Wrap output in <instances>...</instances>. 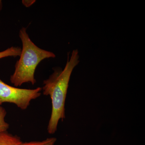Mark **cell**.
Here are the masks:
<instances>
[{"instance_id":"cell-8","label":"cell","mask_w":145,"mask_h":145,"mask_svg":"<svg viewBox=\"0 0 145 145\" xmlns=\"http://www.w3.org/2000/svg\"><path fill=\"white\" fill-rule=\"evenodd\" d=\"M35 0H23L22 1V3L24 6L26 7H29L31 6L34 3L36 2Z\"/></svg>"},{"instance_id":"cell-2","label":"cell","mask_w":145,"mask_h":145,"mask_svg":"<svg viewBox=\"0 0 145 145\" xmlns=\"http://www.w3.org/2000/svg\"><path fill=\"white\" fill-rule=\"evenodd\" d=\"M22 44L20 58L16 62L15 70L10 76V81L15 86L25 83L34 85L36 83L34 73L38 65L46 59L55 58L53 52L41 49L31 40L26 28L23 27L19 32Z\"/></svg>"},{"instance_id":"cell-3","label":"cell","mask_w":145,"mask_h":145,"mask_svg":"<svg viewBox=\"0 0 145 145\" xmlns=\"http://www.w3.org/2000/svg\"><path fill=\"white\" fill-rule=\"evenodd\" d=\"M42 88L34 89L19 88L5 84L0 79V105L3 103L15 104L19 108H27L32 100L40 96Z\"/></svg>"},{"instance_id":"cell-4","label":"cell","mask_w":145,"mask_h":145,"mask_svg":"<svg viewBox=\"0 0 145 145\" xmlns=\"http://www.w3.org/2000/svg\"><path fill=\"white\" fill-rule=\"evenodd\" d=\"M20 138L8 133L7 131L0 133V145H21Z\"/></svg>"},{"instance_id":"cell-1","label":"cell","mask_w":145,"mask_h":145,"mask_svg":"<svg viewBox=\"0 0 145 145\" xmlns=\"http://www.w3.org/2000/svg\"><path fill=\"white\" fill-rule=\"evenodd\" d=\"M79 55L78 50H74L63 70L56 69L48 79L44 81L42 90L44 95H49L52 101V112L48 126L50 134L57 131L60 119L63 120L65 116V102L69 80L72 71L78 64Z\"/></svg>"},{"instance_id":"cell-7","label":"cell","mask_w":145,"mask_h":145,"mask_svg":"<svg viewBox=\"0 0 145 145\" xmlns=\"http://www.w3.org/2000/svg\"><path fill=\"white\" fill-rule=\"evenodd\" d=\"M57 139L55 137L48 138L41 142H22L21 145H54Z\"/></svg>"},{"instance_id":"cell-6","label":"cell","mask_w":145,"mask_h":145,"mask_svg":"<svg viewBox=\"0 0 145 145\" xmlns=\"http://www.w3.org/2000/svg\"><path fill=\"white\" fill-rule=\"evenodd\" d=\"M6 114L5 109L0 105V133L7 131L9 128V124L5 121Z\"/></svg>"},{"instance_id":"cell-5","label":"cell","mask_w":145,"mask_h":145,"mask_svg":"<svg viewBox=\"0 0 145 145\" xmlns=\"http://www.w3.org/2000/svg\"><path fill=\"white\" fill-rule=\"evenodd\" d=\"M22 48L20 47L12 46L0 52V59L8 57H17L20 55Z\"/></svg>"},{"instance_id":"cell-9","label":"cell","mask_w":145,"mask_h":145,"mask_svg":"<svg viewBox=\"0 0 145 145\" xmlns=\"http://www.w3.org/2000/svg\"><path fill=\"white\" fill-rule=\"evenodd\" d=\"M2 2L1 1H0V10L1 9Z\"/></svg>"}]
</instances>
